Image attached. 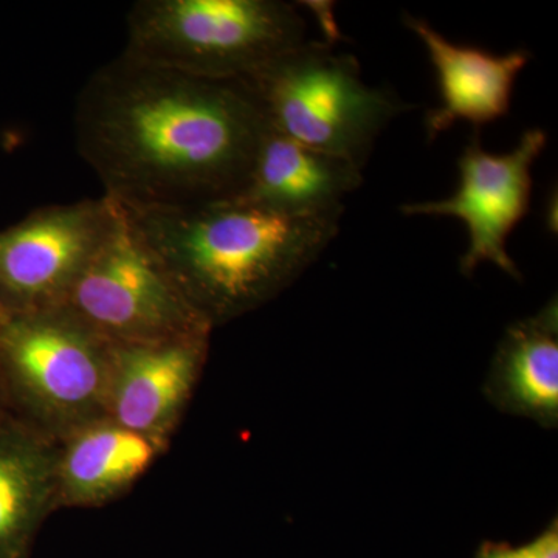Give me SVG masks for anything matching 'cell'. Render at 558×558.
<instances>
[{
	"mask_svg": "<svg viewBox=\"0 0 558 558\" xmlns=\"http://www.w3.org/2000/svg\"><path fill=\"white\" fill-rule=\"evenodd\" d=\"M269 131L244 80H209L123 51L95 70L75 106L80 156L105 196L130 209L238 196Z\"/></svg>",
	"mask_w": 558,
	"mask_h": 558,
	"instance_id": "6da1fadb",
	"label": "cell"
},
{
	"mask_svg": "<svg viewBox=\"0 0 558 558\" xmlns=\"http://www.w3.org/2000/svg\"><path fill=\"white\" fill-rule=\"evenodd\" d=\"M121 208L211 328L289 288L339 236L343 216L282 215L238 197L183 208Z\"/></svg>",
	"mask_w": 558,
	"mask_h": 558,
	"instance_id": "7a4b0ae2",
	"label": "cell"
},
{
	"mask_svg": "<svg viewBox=\"0 0 558 558\" xmlns=\"http://www.w3.org/2000/svg\"><path fill=\"white\" fill-rule=\"evenodd\" d=\"M126 24L124 54L209 80H247L307 40L282 0H140Z\"/></svg>",
	"mask_w": 558,
	"mask_h": 558,
	"instance_id": "3957f363",
	"label": "cell"
},
{
	"mask_svg": "<svg viewBox=\"0 0 558 558\" xmlns=\"http://www.w3.org/2000/svg\"><path fill=\"white\" fill-rule=\"evenodd\" d=\"M244 81L271 131L362 170L381 132L413 108L366 83L354 54L317 40H306Z\"/></svg>",
	"mask_w": 558,
	"mask_h": 558,
	"instance_id": "277c9868",
	"label": "cell"
},
{
	"mask_svg": "<svg viewBox=\"0 0 558 558\" xmlns=\"http://www.w3.org/2000/svg\"><path fill=\"white\" fill-rule=\"evenodd\" d=\"M112 348L65 306L7 315L0 384L9 411L70 424L97 413L108 402Z\"/></svg>",
	"mask_w": 558,
	"mask_h": 558,
	"instance_id": "5b68a950",
	"label": "cell"
},
{
	"mask_svg": "<svg viewBox=\"0 0 558 558\" xmlns=\"http://www.w3.org/2000/svg\"><path fill=\"white\" fill-rule=\"evenodd\" d=\"M64 306L112 344L208 332L120 205Z\"/></svg>",
	"mask_w": 558,
	"mask_h": 558,
	"instance_id": "8992f818",
	"label": "cell"
},
{
	"mask_svg": "<svg viewBox=\"0 0 558 558\" xmlns=\"http://www.w3.org/2000/svg\"><path fill=\"white\" fill-rule=\"evenodd\" d=\"M108 197L35 209L0 230V304L7 314L64 306L110 229Z\"/></svg>",
	"mask_w": 558,
	"mask_h": 558,
	"instance_id": "52a82bcc",
	"label": "cell"
},
{
	"mask_svg": "<svg viewBox=\"0 0 558 558\" xmlns=\"http://www.w3.org/2000/svg\"><path fill=\"white\" fill-rule=\"evenodd\" d=\"M546 145L548 134L534 128L524 131L509 153L492 154L475 134L459 157V186L454 194L446 199L405 204L400 211L464 222L469 247L459 260L464 277H470L480 264L492 263L509 277L520 279L519 266L508 252V240L529 213L532 168Z\"/></svg>",
	"mask_w": 558,
	"mask_h": 558,
	"instance_id": "ba28073f",
	"label": "cell"
},
{
	"mask_svg": "<svg viewBox=\"0 0 558 558\" xmlns=\"http://www.w3.org/2000/svg\"><path fill=\"white\" fill-rule=\"evenodd\" d=\"M208 332L113 344L106 409L121 427L159 439L199 376Z\"/></svg>",
	"mask_w": 558,
	"mask_h": 558,
	"instance_id": "9c48e42d",
	"label": "cell"
},
{
	"mask_svg": "<svg viewBox=\"0 0 558 558\" xmlns=\"http://www.w3.org/2000/svg\"><path fill=\"white\" fill-rule=\"evenodd\" d=\"M405 24L427 50L438 76L440 101L425 117L428 142L458 121L481 128L508 116L517 80L531 61L527 50L488 53L451 43L421 17L407 14Z\"/></svg>",
	"mask_w": 558,
	"mask_h": 558,
	"instance_id": "30bf717a",
	"label": "cell"
},
{
	"mask_svg": "<svg viewBox=\"0 0 558 558\" xmlns=\"http://www.w3.org/2000/svg\"><path fill=\"white\" fill-rule=\"evenodd\" d=\"M362 168L267 131L238 199L290 216L343 213L363 183Z\"/></svg>",
	"mask_w": 558,
	"mask_h": 558,
	"instance_id": "8fae6325",
	"label": "cell"
},
{
	"mask_svg": "<svg viewBox=\"0 0 558 558\" xmlns=\"http://www.w3.org/2000/svg\"><path fill=\"white\" fill-rule=\"evenodd\" d=\"M483 392L501 413L531 418L546 429L558 427L557 296L505 330Z\"/></svg>",
	"mask_w": 558,
	"mask_h": 558,
	"instance_id": "7c38bea8",
	"label": "cell"
},
{
	"mask_svg": "<svg viewBox=\"0 0 558 558\" xmlns=\"http://www.w3.org/2000/svg\"><path fill=\"white\" fill-rule=\"evenodd\" d=\"M58 459L25 422L0 417V558H27L58 486Z\"/></svg>",
	"mask_w": 558,
	"mask_h": 558,
	"instance_id": "4fadbf2b",
	"label": "cell"
},
{
	"mask_svg": "<svg viewBox=\"0 0 558 558\" xmlns=\"http://www.w3.org/2000/svg\"><path fill=\"white\" fill-rule=\"evenodd\" d=\"M159 439L121 427L117 422L90 425L58 459L57 480L73 502H98L138 478L159 451Z\"/></svg>",
	"mask_w": 558,
	"mask_h": 558,
	"instance_id": "5bb4252c",
	"label": "cell"
},
{
	"mask_svg": "<svg viewBox=\"0 0 558 558\" xmlns=\"http://www.w3.org/2000/svg\"><path fill=\"white\" fill-rule=\"evenodd\" d=\"M475 558H558V520L550 521L538 537L519 548L509 543L484 542Z\"/></svg>",
	"mask_w": 558,
	"mask_h": 558,
	"instance_id": "9a60e30c",
	"label": "cell"
},
{
	"mask_svg": "<svg viewBox=\"0 0 558 558\" xmlns=\"http://www.w3.org/2000/svg\"><path fill=\"white\" fill-rule=\"evenodd\" d=\"M9 405H7L5 392H3L2 384H0V417L9 414Z\"/></svg>",
	"mask_w": 558,
	"mask_h": 558,
	"instance_id": "2e32d148",
	"label": "cell"
},
{
	"mask_svg": "<svg viewBox=\"0 0 558 558\" xmlns=\"http://www.w3.org/2000/svg\"><path fill=\"white\" fill-rule=\"evenodd\" d=\"M7 315L9 314H7L5 310H3L2 307V304H0V323H2L3 319H5Z\"/></svg>",
	"mask_w": 558,
	"mask_h": 558,
	"instance_id": "e0dca14e",
	"label": "cell"
}]
</instances>
